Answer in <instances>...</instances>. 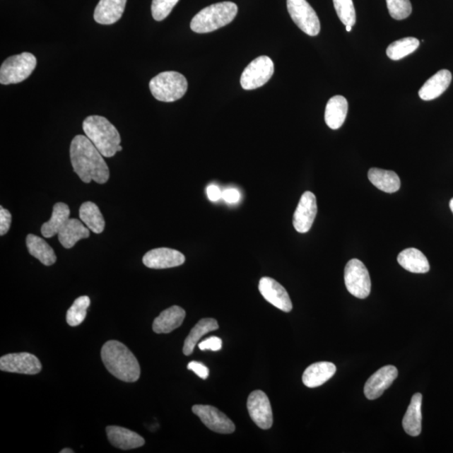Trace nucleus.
Listing matches in <instances>:
<instances>
[{
  "label": "nucleus",
  "mask_w": 453,
  "mask_h": 453,
  "mask_svg": "<svg viewBox=\"0 0 453 453\" xmlns=\"http://www.w3.org/2000/svg\"><path fill=\"white\" fill-rule=\"evenodd\" d=\"M37 64V58L30 52L7 58L0 67V83L8 85L23 82L33 73Z\"/></svg>",
  "instance_id": "nucleus-6"
},
{
  "label": "nucleus",
  "mask_w": 453,
  "mask_h": 453,
  "mask_svg": "<svg viewBox=\"0 0 453 453\" xmlns=\"http://www.w3.org/2000/svg\"><path fill=\"white\" fill-rule=\"evenodd\" d=\"M101 357L107 370L117 379L128 383L140 379L141 367L137 358L119 341H107L102 348Z\"/></svg>",
  "instance_id": "nucleus-2"
},
{
  "label": "nucleus",
  "mask_w": 453,
  "mask_h": 453,
  "mask_svg": "<svg viewBox=\"0 0 453 453\" xmlns=\"http://www.w3.org/2000/svg\"><path fill=\"white\" fill-rule=\"evenodd\" d=\"M70 217V208L64 203H57L54 206L50 220L45 223L42 227V235L45 237H52L59 233Z\"/></svg>",
  "instance_id": "nucleus-29"
},
{
  "label": "nucleus",
  "mask_w": 453,
  "mask_h": 453,
  "mask_svg": "<svg viewBox=\"0 0 453 453\" xmlns=\"http://www.w3.org/2000/svg\"><path fill=\"white\" fill-rule=\"evenodd\" d=\"M127 0H100L94 11V20L100 25H113L121 19Z\"/></svg>",
  "instance_id": "nucleus-18"
},
{
  "label": "nucleus",
  "mask_w": 453,
  "mask_h": 453,
  "mask_svg": "<svg viewBox=\"0 0 453 453\" xmlns=\"http://www.w3.org/2000/svg\"><path fill=\"white\" fill-rule=\"evenodd\" d=\"M346 30H347L348 33H350V31L352 30V26L346 25Z\"/></svg>",
  "instance_id": "nucleus-43"
},
{
  "label": "nucleus",
  "mask_w": 453,
  "mask_h": 453,
  "mask_svg": "<svg viewBox=\"0 0 453 453\" xmlns=\"http://www.w3.org/2000/svg\"><path fill=\"white\" fill-rule=\"evenodd\" d=\"M337 367L333 363L318 362L313 363L305 370L302 381L308 388H317L325 384L333 377Z\"/></svg>",
  "instance_id": "nucleus-19"
},
{
  "label": "nucleus",
  "mask_w": 453,
  "mask_h": 453,
  "mask_svg": "<svg viewBox=\"0 0 453 453\" xmlns=\"http://www.w3.org/2000/svg\"><path fill=\"white\" fill-rule=\"evenodd\" d=\"M73 452H74L73 450L70 449V448H64V450H61L60 452V453H73Z\"/></svg>",
  "instance_id": "nucleus-41"
},
{
  "label": "nucleus",
  "mask_w": 453,
  "mask_h": 453,
  "mask_svg": "<svg viewBox=\"0 0 453 453\" xmlns=\"http://www.w3.org/2000/svg\"><path fill=\"white\" fill-rule=\"evenodd\" d=\"M187 369L194 371L201 379L207 380L209 375V370L203 363L192 361L188 363Z\"/></svg>",
  "instance_id": "nucleus-38"
},
{
  "label": "nucleus",
  "mask_w": 453,
  "mask_h": 453,
  "mask_svg": "<svg viewBox=\"0 0 453 453\" xmlns=\"http://www.w3.org/2000/svg\"><path fill=\"white\" fill-rule=\"evenodd\" d=\"M275 66L270 57L261 56L251 61L241 75L240 83L245 90H254L268 83Z\"/></svg>",
  "instance_id": "nucleus-9"
},
{
  "label": "nucleus",
  "mask_w": 453,
  "mask_h": 453,
  "mask_svg": "<svg viewBox=\"0 0 453 453\" xmlns=\"http://www.w3.org/2000/svg\"><path fill=\"white\" fill-rule=\"evenodd\" d=\"M0 370L10 373L34 375L42 370L37 356L29 353H10L0 358Z\"/></svg>",
  "instance_id": "nucleus-10"
},
{
  "label": "nucleus",
  "mask_w": 453,
  "mask_h": 453,
  "mask_svg": "<svg viewBox=\"0 0 453 453\" xmlns=\"http://www.w3.org/2000/svg\"><path fill=\"white\" fill-rule=\"evenodd\" d=\"M387 3L393 19L401 20L411 16L412 6L410 0H387Z\"/></svg>",
  "instance_id": "nucleus-34"
},
{
  "label": "nucleus",
  "mask_w": 453,
  "mask_h": 453,
  "mask_svg": "<svg viewBox=\"0 0 453 453\" xmlns=\"http://www.w3.org/2000/svg\"><path fill=\"white\" fill-rule=\"evenodd\" d=\"M287 8L300 30L310 37H317L320 33L319 18L307 0H287Z\"/></svg>",
  "instance_id": "nucleus-8"
},
{
  "label": "nucleus",
  "mask_w": 453,
  "mask_h": 453,
  "mask_svg": "<svg viewBox=\"0 0 453 453\" xmlns=\"http://www.w3.org/2000/svg\"><path fill=\"white\" fill-rule=\"evenodd\" d=\"M237 13V4L233 2H221L206 7L194 17L191 29L196 33H213L230 24Z\"/></svg>",
  "instance_id": "nucleus-4"
},
{
  "label": "nucleus",
  "mask_w": 453,
  "mask_h": 453,
  "mask_svg": "<svg viewBox=\"0 0 453 453\" xmlns=\"http://www.w3.org/2000/svg\"><path fill=\"white\" fill-rule=\"evenodd\" d=\"M107 438L114 447L121 450H131L145 445L146 441L140 435L127 428L110 425L106 428Z\"/></svg>",
  "instance_id": "nucleus-17"
},
{
  "label": "nucleus",
  "mask_w": 453,
  "mask_h": 453,
  "mask_svg": "<svg viewBox=\"0 0 453 453\" xmlns=\"http://www.w3.org/2000/svg\"><path fill=\"white\" fill-rule=\"evenodd\" d=\"M188 88L187 80L177 71H164L152 78L150 89L155 100L172 102L181 100Z\"/></svg>",
  "instance_id": "nucleus-5"
},
{
  "label": "nucleus",
  "mask_w": 453,
  "mask_h": 453,
  "mask_svg": "<svg viewBox=\"0 0 453 453\" xmlns=\"http://www.w3.org/2000/svg\"><path fill=\"white\" fill-rule=\"evenodd\" d=\"M79 217L85 225L94 233L104 232L105 221L100 208L92 201H86L81 206L79 209Z\"/></svg>",
  "instance_id": "nucleus-30"
},
{
  "label": "nucleus",
  "mask_w": 453,
  "mask_h": 453,
  "mask_svg": "<svg viewBox=\"0 0 453 453\" xmlns=\"http://www.w3.org/2000/svg\"><path fill=\"white\" fill-rule=\"evenodd\" d=\"M218 327L217 320L213 318H204L200 320L187 336L185 343H184L183 353L186 356L191 355L199 340L210 331H216Z\"/></svg>",
  "instance_id": "nucleus-28"
},
{
  "label": "nucleus",
  "mask_w": 453,
  "mask_h": 453,
  "mask_svg": "<svg viewBox=\"0 0 453 453\" xmlns=\"http://www.w3.org/2000/svg\"><path fill=\"white\" fill-rule=\"evenodd\" d=\"M11 225V213L3 207L0 208V235H6Z\"/></svg>",
  "instance_id": "nucleus-36"
},
{
  "label": "nucleus",
  "mask_w": 453,
  "mask_h": 453,
  "mask_svg": "<svg viewBox=\"0 0 453 453\" xmlns=\"http://www.w3.org/2000/svg\"><path fill=\"white\" fill-rule=\"evenodd\" d=\"M26 246L29 253L37 258L44 266H51L57 261L55 252L42 237L29 235L26 237Z\"/></svg>",
  "instance_id": "nucleus-27"
},
{
  "label": "nucleus",
  "mask_w": 453,
  "mask_h": 453,
  "mask_svg": "<svg viewBox=\"0 0 453 453\" xmlns=\"http://www.w3.org/2000/svg\"><path fill=\"white\" fill-rule=\"evenodd\" d=\"M398 376V370L393 365L381 367L370 377L365 385V394L369 400H375L382 396Z\"/></svg>",
  "instance_id": "nucleus-16"
},
{
  "label": "nucleus",
  "mask_w": 453,
  "mask_h": 453,
  "mask_svg": "<svg viewBox=\"0 0 453 453\" xmlns=\"http://www.w3.org/2000/svg\"><path fill=\"white\" fill-rule=\"evenodd\" d=\"M90 298L87 295H83L75 300L69 311L66 312V322L71 326H77L82 324L87 316V311L90 306Z\"/></svg>",
  "instance_id": "nucleus-32"
},
{
  "label": "nucleus",
  "mask_w": 453,
  "mask_h": 453,
  "mask_svg": "<svg viewBox=\"0 0 453 453\" xmlns=\"http://www.w3.org/2000/svg\"><path fill=\"white\" fill-rule=\"evenodd\" d=\"M449 206H450V209L453 213V199H451Z\"/></svg>",
  "instance_id": "nucleus-42"
},
{
  "label": "nucleus",
  "mask_w": 453,
  "mask_h": 453,
  "mask_svg": "<svg viewBox=\"0 0 453 453\" xmlns=\"http://www.w3.org/2000/svg\"><path fill=\"white\" fill-rule=\"evenodd\" d=\"M192 412L199 417L206 427L213 432L221 434L235 433V425L228 417L216 407L207 405H196Z\"/></svg>",
  "instance_id": "nucleus-12"
},
{
  "label": "nucleus",
  "mask_w": 453,
  "mask_h": 453,
  "mask_svg": "<svg viewBox=\"0 0 453 453\" xmlns=\"http://www.w3.org/2000/svg\"><path fill=\"white\" fill-rule=\"evenodd\" d=\"M247 407L251 419L259 428L268 430L272 427V408L266 393L261 390H254L249 394Z\"/></svg>",
  "instance_id": "nucleus-11"
},
{
  "label": "nucleus",
  "mask_w": 453,
  "mask_h": 453,
  "mask_svg": "<svg viewBox=\"0 0 453 453\" xmlns=\"http://www.w3.org/2000/svg\"><path fill=\"white\" fill-rule=\"evenodd\" d=\"M421 405H423V394L416 393L411 398L410 406L402 420L404 430L411 437H417L421 433Z\"/></svg>",
  "instance_id": "nucleus-23"
},
{
  "label": "nucleus",
  "mask_w": 453,
  "mask_h": 453,
  "mask_svg": "<svg viewBox=\"0 0 453 453\" xmlns=\"http://www.w3.org/2000/svg\"><path fill=\"white\" fill-rule=\"evenodd\" d=\"M259 290L263 298L273 307L285 312L293 310V302L289 294L279 282L270 277H263L259 281Z\"/></svg>",
  "instance_id": "nucleus-14"
},
{
  "label": "nucleus",
  "mask_w": 453,
  "mask_h": 453,
  "mask_svg": "<svg viewBox=\"0 0 453 453\" xmlns=\"http://www.w3.org/2000/svg\"><path fill=\"white\" fill-rule=\"evenodd\" d=\"M223 341L221 339L218 337H211L208 338L203 342H201L199 345V348L201 351H205V350H212V351H218L222 348Z\"/></svg>",
  "instance_id": "nucleus-37"
},
{
  "label": "nucleus",
  "mask_w": 453,
  "mask_h": 453,
  "mask_svg": "<svg viewBox=\"0 0 453 453\" xmlns=\"http://www.w3.org/2000/svg\"><path fill=\"white\" fill-rule=\"evenodd\" d=\"M344 281L350 294L360 299L369 297L371 291L370 273L360 259L349 260L344 270Z\"/></svg>",
  "instance_id": "nucleus-7"
},
{
  "label": "nucleus",
  "mask_w": 453,
  "mask_h": 453,
  "mask_svg": "<svg viewBox=\"0 0 453 453\" xmlns=\"http://www.w3.org/2000/svg\"><path fill=\"white\" fill-rule=\"evenodd\" d=\"M70 158L76 174L85 183L94 181L105 184L110 179V169L104 156L87 136L74 137L70 146Z\"/></svg>",
  "instance_id": "nucleus-1"
},
{
  "label": "nucleus",
  "mask_w": 453,
  "mask_h": 453,
  "mask_svg": "<svg viewBox=\"0 0 453 453\" xmlns=\"http://www.w3.org/2000/svg\"><path fill=\"white\" fill-rule=\"evenodd\" d=\"M57 235L65 249H71L80 240L87 239L90 236V230L85 227L82 221L69 218Z\"/></svg>",
  "instance_id": "nucleus-22"
},
{
  "label": "nucleus",
  "mask_w": 453,
  "mask_h": 453,
  "mask_svg": "<svg viewBox=\"0 0 453 453\" xmlns=\"http://www.w3.org/2000/svg\"><path fill=\"white\" fill-rule=\"evenodd\" d=\"M452 82V73L448 70H441L433 75L420 89L419 96L421 100L430 101L436 100L447 90Z\"/></svg>",
  "instance_id": "nucleus-20"
},
{
  "label": "nucleus",
  "mask_w": 453,
  "mask_h": 453,
  "mask_svg": "<svg viewBox=\"0 0 453 453\" xmlns=\"http://www.w3.org/2000/svg\"><path fill=\"white\" fill-rule=\"evenodd\" d=\"M317 205L316 196L311 192H304L300 197L293 217L295 230L300 233H306L311 230L317 216Z\"/></svg>",
  "instance_id": "nucleus-13"
},
{
  "label": "nucleus",
  "mask_w": 453,
  "mask_h": 453,
  "mask_svg": "<svg viewBox=\"0 0 453 453\" xmlns=\"http://www.w3.org/2000/svg\"><path fill=\"white\" fill-rule=\"evenodd\" d=\"M419 46V40L414 37H406L390 44L387 48V54L390 59L398 61L413 53Z\"/></svg>",
  "instance_id": "nucleus-31"
},
{
  "label": "nucleus",
  "mask_w": 453,
  "mask_h": 453,
  "mask_svg": "<svg viewBox=\"0 0 453 453\" xmlns=\"http://www.w3.org/2000/svg\"><path fill=\"white\" fill-rule=\"evenodd\" d=\"M348 104L343 96H334L327 102L325 110V122L330 129H339L347 118Z\"/></svg>",
  "instance_id": "nucleus-24"
},
{
  "label": "nucleus",
  "mask_w": 453,
  "mask_h": 453,
  "mask_svg": "<svg viewBox=\"0 0 453 453\" xmlns=\"http://www.w3.org/2000/svg\"><path fill=\"white\" fill-rule=\"evenodd\" d=\"M398 263L405 270L411 273H425L430 271V264L425 254L419 249L409 248L398 255Z\"/></svg>",
  "instance_id": "nucleus-25"
},
{
  "label": "nucleus",
  "mask_w": 453,
  "mask_h": 453,
  "mask_svg": "<svg viewBox=\"0 0 453 453\" xmlns=\"http://www.w3.org/2000/svg\"><path fill=\"white\" fill-rule=\"evenodd\" d=\"M207 194L210 201H217L222 199L223 192L218 187L211 185L207 188Z\"/></svg>",
  "instance_id": "nucleus-40"
},
{
  "label": "nucleus",
  "mask_w": 453,
  "mask_h": 453,
  "mask_svg": "<svg viewBox=\"0 0 453 453\" xmlns=\"http://www.w3.org/2000/svg\"><path fill=\"white\" fill-rule=\"evenodd\" d=\"M367 177L378 189L387 194H394L400 190V177L392 170L371 168L367 172Z\"/></svg>",
  "instance_id": "nucleus-26"
},
{
  "label": "nucleus",
  "mask_w": 453,
  "mask_h": 453,
  "mask_svg": "<svg viewBox=\"0 0 453 453\" xmlns=\"http://www.w3.org/2000/svg\"><path fill=\"white\" fill-rule=\"evenodd\" d=\"M186 258L179 251L169 248L154 249L145 254L143 263L148 268L163 270L182 266Z\"/></svg>",
  "instance_id": "nucleus-15"
},
{
  "label": "nucleus",
  "mask_w": 453,
  "mask_h": 453,
  "mask_svg": "<svg viewBox=\"0 0 453 453\" xmlns=\"http://www.w3.org/2000/svg\"><path fill=\"white\" fill-rule=\"evenodd\" d=\"M186 312L180 307L173 306L163 311L153 322L155 334H170L182 324Z\"/></svg>",
  "instance_id": "nucleus-21"
},
{
  "label": "nucleus",
  "mask_w": 453,
  "mask_h": 453,
  "mask_svg": "<svg viewBox=\"0 0 453 453\" xmlns=\"http://www.w3.org/2000/svg\"><path fill=\"white\" fill-rule=\"evenodd\" d=\"M334 8L342 23L353 26L356 23V12L353 0H334Z\"/></svg>",
  "instance_id": "nucleus-33"
},
{
  "label": "nucleus",
  "mask_w": 453,
  "mask_h": 453,
  "mask_svg": "<svg viewBox=\"0 0 453 453\" xmlns=\"http://www.w3.org/2000/svg\"><path fill=\"white\" fill-rule=\"evenodd\" d=\"M179 0H153L152 1V16L156 21H161L167 18Z\"/></svg>",
  "instance_id": "nucleus-35"
},
{
  "label": "nucleus",
  "mask_w": 453,
  "mask_h": 453,
  "mask_svg": "<svg viewBox=\"0 0 453 453\" xmlns=\"http://www.w3.org/2000/svg\"><path fill=\"white\" fill-rule=\"evenodd\" d=\"M240 197V192L235 188H228L223 192L222 199L230 204L239 203Z\"/></svg>",
  "instance_id": "nucleus-39"
},
{
  "label": "nucleus",
  "mask_w": 453,
  "mask_h": 453,
  "mask_svg": "<svg viewBox=\"0 0 453 453\" xmlns=\"http://www.w3.org/2000/svg\"><path fill=\"white\" fill-rule=\"evenodd\" d=\"M85 134L104 157L110 158L119 152L120 134L105 117L89 116L83 121Z\"/></svg>",
  "instance_id": "nucleus-3"
}]
</instances>
